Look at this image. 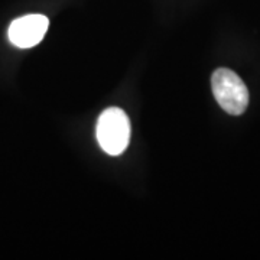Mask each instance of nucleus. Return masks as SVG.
I'll use <instances>...</instances> for the list:
<instances>
[{"instance_id":"obj_1","label":"nucleus","mask_w":260,"mask_h":260,"mask_svg":"<svg viewBox=\"0 0 260 260\" xmlns=\"http://www.w3.org/2000/svg\"><path fill=\"white\" fill-rule=\"evenodd\" d=\"M214 97L224 112L240 116L249 106V90L243 80L229 68H218L211 77Z\"/></svg>"},{"instance_id":"obj_3","label":"nucleus","mask_w":260,"mask_h":260,"mask_svg":"<svg viewBox=\"0 0 260 260\" xmlns=\"http://www.w3.org/2000/svg\"><path fill=\"white\" fill-rule=\"evenodd\" d=\"M49 20L44 15H26L10 23L8 37L18 48H32L38 45L47 34Z\"/></svg>"},{"instance_id":"obj_2","label":"nucleus","mask_w":260,"mask_h":260,"mask_svg":"<svg viewBox=\"0 0 260 260\" xmlns=\"http://www.w3.org/2000/svg\"><path fill=\"white\" fill-rule=\"evenodd\" d=\"M97 140L102 149L112 155H121L130 140V121L119 107L106 109L97 121Z\"/></svg>"}]
</instances>
